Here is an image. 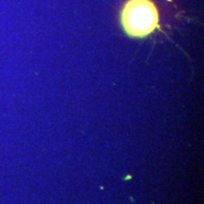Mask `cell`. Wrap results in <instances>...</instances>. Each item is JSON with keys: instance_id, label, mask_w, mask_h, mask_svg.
Instances as JSON below:
<instances>
[{"instance_id": "obj_1", "label": "cell", "mask_w": 204, "mask_h": 204, "mask_svg": "<svg viewBox=\"0 0 204 204\" xmlns=\"http://www.w3.org/2000/svg\"><path fill=\"white\" fill-rule=\"evenodd\" d=\"M120 22L127 36L143 39L159 28L158 8L152 0H127L120 12Z\"/></svg>"}]
</instances>
